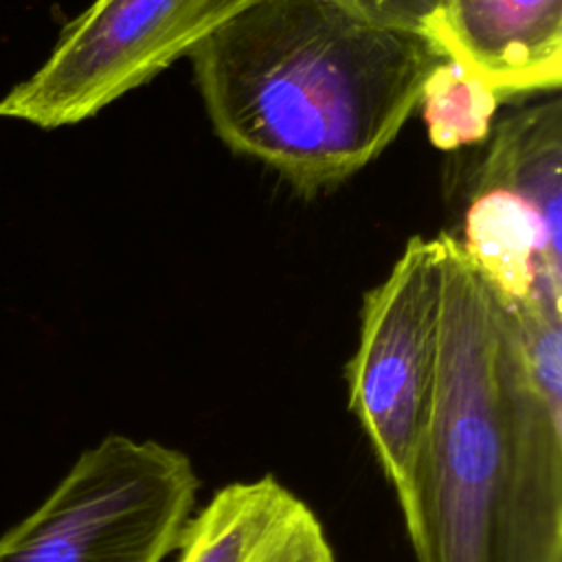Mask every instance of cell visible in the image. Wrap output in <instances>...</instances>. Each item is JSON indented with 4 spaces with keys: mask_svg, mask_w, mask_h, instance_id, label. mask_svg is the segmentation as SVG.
I'll return each mask as SVG.
<instances>
[{
    "mask_svg": "<svg viewBox=\"0 0 562 562\" xmlns=\"http://www.w3.org/2000/svg\"><path fill=\"white\" fill-rule=\"evenodd\" d=\"M494 132L461 246L503 301L562 305L560 99L527 108Z\"/></svg>",
    "mask_w": 562,
    "mask_h": 562,
    "instance_id": "6",
    "label": "cell"
},
{
    "mask_svg": "<svg viewBox=\"0 0 562 562\" xmlns=\"http://www.w3.org/2000/svg\"><path fill=\"white\" fill-rule=\"evenodd\" d=\"M189 57L217 136L318 189L389 147L446 50L338 0H250Z\"/></svg>",
    "mask_w": 562,
    "mask_h": 562,
    "instance_id": "1",
    "label": "cell"
},
{
    "mask_svg": "<svg viewBox=\"0 0 562 562\" xmlns=\"http://www.w3.org/2000/svg\"><path fill=\"white\" fill-rule=\"evenodd\" d=\"M176 551V562H336L318 514L272 474L220 487Z\"/></svg>",
    "mask_w": 562,
    "mask_h": 562,
    "instance_id": "8",
    "label": "cell"
},
{
    "mask_svg": "<svg viewBox=\"0 0 562 562\" xmlns=\"http://www.w3.org/2000/svg\"><path fill=\"white\" fill-rule=\"evenodd\" d=\"M435 40L501 97L560 86L562 0H441Z\"/></svg>",
    "mask_w": 562,
    "mask_h": 562,
    "instance_id": "9",
    "label": "cell"
},
{
    "mask_svg": "<svg viewBox=\"0 0 562 562\" xmlns=\"http://www.w3.org/2000/svg\"><path fill=\"white\" fill-rule=\"evenodd\" d=\"M503 327L507 487L498 562H562V312L516 305L503 310Z\"/></svg>",
    "mask_w": 562,
    "mask_h": 562,
    "instance_id": "7",
    "label": "cell"
},
{
    "mask_svg": "<svg viewBox=\"0 0 562 562\" xmlns=\"http://www.w3.org/2000/svg\"><path fill=\"white\" fill-rule=\"evenodd\" d=\"M441 244L413 237L389 277L364 294L347 364L349 411L393 487L404 522L428 422L439 345Z\"/></svg>",
    "mask_w": 562,
    "mask_h": 562,
    "instance_id": "4",
    "label": "cell"
},
{
    "mask_svg": "<svg viewBox=\"0 0 562 562\" xmlns=\"http://www.w3.org/2000/svg\"><path fill=\"white\" fill-rule=\"evenodd\" d=\"M435 389L404 522L417 562H498L507 487L505 327L490 283L448 233Z\"/></svg>",
    "mask_w": 562,
    "mask_h": 562,
    "instance_id": "2",
    "label": "cell"
},
{
    "mask_svg": "<svg viewBox=\"0 0 562 562\" xmlns=\"http://www.w3.org/2000/svg\"><path fill=\"white\" fill-rule=\"evenodd\" d=\"M338 2L356 9L358 13L375 22L422 31L435 40L441 0H338Z\"/></svg>",
    "mask_w": 562,
    "mask_h": 562,
    "instance_id": "11",
    "label": "cell"
},
{
    "mask_svg": "<svg viewBox=\"0 0 562 562\" xmlns=\"http://www.w3.org/2000/svg\"><path fill=\"white\" fill-rule=\"evenodd\" d=\"M501 94L465 64L443 57L428 75L419 105L439 149H459L487 136Z\"/></svg>",
    "mask_w": 562,
    "mask_h": 562,
    "instance_id": "10",
    "label": "cell"
},
{
    "mask_svg": "<svg viewBox=\"0 0 562 562\" xmlns=\"http://www.w3.org/2000/svg\"><path fill=\"white\" fill-rule=\"evenodd\" d=\"M250 0H92L37 72L0 101V116L53 130L94 116L189 55Z\"/></svg>",
    "mask_w": 562,
    "mask_h": 562,
    "instance_id": "5",
    "label": "cell"
},
{
    "mask_svg": "<svg viewBox=\"0 0 562 562\" xmlns=\"http://www.w3.org/2000/svg\"><path fill=\"white\" fill-rule=\"evenodd\" d=\"M198 490L182 450L105 435L0 538V562H162L178 547Z\"/></svg>",
    "mask_w": 562,
    "mask_h": 562,
    "instance_id": "3",
    "label": "cell"
}]
</instances>
